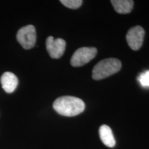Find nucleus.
Segmentation results:
<instances>
[{
    "label": "nucleus",
    "mask_w": 149,
    "mask_h": 149,
    "mask_svg": "<svg viewBox=\"0 0 149 149\" xmlns=\"http://www.w3.org/2000/svg\"><path fill=\"white\" fill-rule=\"evenodd\" d=\"M53 109L59 115L73 117L84 111L85 104L81 99L72 96H62L53 103Z\"/></svg>",
    "instance_id": "nucleus-1"
},
{
    "label": "nucleus",
    "mask_w": 149,
    "mask_h": 149,
    "mask_svg": "<svg viewBox=\"0 0 149 149\" xmlns=\"http://www.w3.org/2000/svg\"><path fill=\"white\" fill-rule=\"evenodd\" d=\"M122 68V63L115 58H108L99 61L93 68L92 77L95 80H101L116 73Z\"/></svg>",
    "instance_id": "nucleus-2"
},
{
    "label": "nucleus",
    "mask_w": 149,
    "mask_h": 149,
    "mask_svg": "<svg viewBox=\"0 0 149 149\" xmlns=\"http://www.w3.org/2000/svg\"><path fill=\"white\" fill-rule=\"evenodd\" d=\"M17 40L25 49L34 47L36 42V31L33 25H27L20 29L17 33Z\"/></svg>",
    "instance_id": "nucleus-3"
},
{
    "label": "nucleus",
    "mask_w": 149,
    "mask_h": 149,
    "mask_svg": "<svg viewBox=\"0 0 149 149\" xmlns=\"http://www.w3.org/2000/svg\"><path fill=\"white\" fill-rule=\"evenodd\" d=\"M97 49L93 47H82L77 49L72 55L70 64L74 67H79L88 63L97 55Z\"/></svg>",
    "instance_id": "nucleus-4"
},
{
    "label": "nucleus",
    "mask_w": 149,
    "mask_h": 149,
    "mask_svg": "<svg viewBox=\"0 0 149 149\" xmlns=\"http://www.w3.org/2000/svg\"><path fill=\"white\" fill-rule=\"evenodd\" d=\"M145 31L140 26L131 28L126 34V41L128 46L133 51H137L142 46Z\"/></svg>",
    "instance_id": "nucleus-5"
},
{
    "label": "nucleus",
    "mask_w": 149,
    "mask_h": 149,
    "mask_svg": "<svg viewBox=\"0 0 149 149\" xmlns=\"http://www.w3.org/2000/svg\"><path fill=\"white\" fill-rule=\"evenodd\" d=\"M46 45L48 54L53 59L60 58L66 49L65 40L61 38L55 40L52 36L48 37L46 42Z\"/></svg>",
    "instance_id": "nucleus-6"
},
{
    "label": "nucleus",
    "mask_w": 149,
    "mask_h": 149,
    "mask_svg": "<svg viewBox=\"0 0 149 149\" xmlns=\"http://www.w3.org/2000/svg\"><path fill=\"white\" fill-rule=\"evenodd\" d=\"M1 84L6 92L11 93L15 90L18 85V79L15 74L10 72H6L1 77Z\"/></svg>",
    "instance_id": "nucleus-7"
},
{
    "label": "nucleus",
    "mask_w": 149,
    "mask_h": 149,
    "mask_svg": "<svg viewBox=\"0 0 149 149\" xmlns=\"http://www.w3.org/2000/svg\"><path fill=\"white\" fill-rule=\"evenodd\" d=\"M100 137L104 145L110 148L114 147L115 145V139L112 132L111 128L107 125H102L100 126Z\"/></svg>",
    "instance_id": "nucleus-8"
},
{
    "label": "nucleus",
    "mask_w": 149,
    "mask_h": 149,
    "mask_svg": "<svg viewBox=\"0 0 149 149\" xmlns=\"http://www.w3.org/2000/svg\"><path fill=\"white\" fill-rule=\"evenodd\" d=\"M111 3L115 11L120 14L129 13L134 6L133 1L131 0H113Z\"/></svg>",
    "instance_id": "nucleus-9"
},
{
    "label": "nucleus",
    "mask_w": 149,
    "mask_h": 149,
    "mask_svg": "<svg viewBox=\"0 0 149 149\" xmlns=\"http://www.w3.org/2000/svg\"><path fill=\"white\" fill-rule=\"evenodd\" d=\"M60 2L67 8L76 9L81 6L83 1L81 0H61Z\"/></svg>",
    "instance_id": "nucleus-10"
},
{
    "label": "nucleus",
    "mask_w": 149,
    "mask_h": 149,
    "mask_svg": "<svg viewBox=\"0 0 149 149\" xmlns=\"http://www.w3.org/2000/svg\"><path fill=\"white\" fill-rule=\"evenodd\" d=\"M137 79L141 86L149 87V70L139 74Z\"/></svg>",
    "instance_id": "nucleus-11"
}]
</instances>
